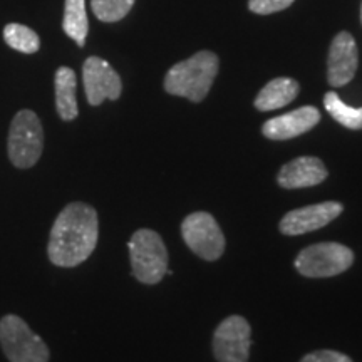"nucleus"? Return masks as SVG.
Masks as SVG:
<instances>
[{"mask_svg":"<svg viewBox=\"0 0 362 362\" xmlns=\"http://www.w3.org/2000/svg\"><path fill=\"white\" fill-rule=\"evenodd\" d=\"M99 237L98 214L86 203H69L57 215L51 230L47 253L57 267H76L89 259Z\"/></svg>","mask_w":362,"mask_h":362,"instance_id":"nucleus-1","label":"nucleus"},{"mask_svg":"<svg viewBox=\"0 0 362 362\" xmlns=\"http://www.w3.org/2000/svg\"><path fill=\"white\" fill-rule=\"evenodd\" d=\"M218 56L211 51H200L187 61H181L168 71L165 89L170 94L200 103L210 93L218 74Z\"/></svg>","mask_w":362,"mask_h":362,"instance_id":"nucleus-2","label":"nucleus"},{"mask_svg":"<svg viewBox=\"0 0 362 362\" xmlns=\"http://www.w3.org/2000/svg\"><path fill=\"white\" fill-rule=\"evenodd\" d=\"M129 257L133 275L141 284L155 285L168 270V252L156 232L141 228L129 240Z\"/></svg>","mask_w":362,"mask_h":362,"instance_id":"nucleus-3","label":"nucleus"},{"mask_svg":"<svg viewBox=\"0 0 362 362\" xmlns=\"http://www.w3.org/2000/svg\"><path fill=\"white\" fill-rule=\"evenodd\" d=\"M8 158L16 168H33L44 149V131L39 116L30 110H22L13 116L7 139Z\"/></svg>","mask_w":362,"mask_h":362,"instance_id":"nucleus-4","label":"nucleus"},{"mask_svg":"<svg viewBox=\"0 0 362 362\" xmlns=\"http://www.w3.org/2000/svg\"><path fill=\"white\" fill-rule=\"evenodd\" d=\"M0 346L11 362H47L45 342L19 315L8 314L0 320Z\"/></svg>","mask_w":362,"mask_h":362,"instance_id":"nucleus-5","label":"nucleus"},{"mask_svg":"<svg viewBox=\"0 0 362 362\" xmlns=\"http://www.w3.org/2000/svg\"><path fill=\"white\" fill-rule=\"evenodd\" d=\"M354 262L351 248L341 243H315L302 250L296 259L298 274L310 279L334 277L346 272Z\"/></svg>","mask_w":362,"mask_h":362,"instance_id":"nucleus-6","label":"nucleus"},{"mask_svg":"<svg viewBox=\"0 0 362 362\" xmlns=\"http://www.w3.org/2000/svg\"><path fill=\"white\" fill-rule=\"evenodd\" d=\"M185 243L200 259L216 260L225 252V237L216 220L206 211L188 215L181 223Z\"/></svg>","mask_w":362,"mask_h":362,"instance_id":"nucleus-7","label":"nucleus"},{"mask_svg":"<svg viewBox=\"0 0 362 362\" xmlns=\"http://www.w3.org/2000/svg\"><path fill=\"white\" fill-rule=\"evenodd\" d=\"M252 329L242 315H230L214 334V354L218 362H247L250 356Z\"/></svg>","mask_w":362,"mask_h":362,"instance_id":"nucleus-8","label":"nucleus"},{"mask_svg":"<svg viewBox=\"0 0 362 362\" xmlns=\"http://www.w3.org/2000/svg\"><path fill=\"white\" fill-rule=\"evenodd\" d=\"M83 81L86 98L90 106H99L104 99L116 101L123 90L119 74L112 69L110 62L96 56L86 59L83 66Z\"/></svg>","mask_w":362,"mask_h":362,"instance_id":"nucleus-9","label":"nucleus"},{"mask_svg":"<svg viewBox=\"0 0 362 362\" xmlns=\"http://www.w3.org/2000/svg\"><path fill=\"white\" fill-rule=\"evenodd\" d=\"M342 214V205L337 202H324L317 205L297 208L288 211L280 221L284 235H304L322 228Z\"/></svg>","mask_w":362,"mask_h":362,"instance_id":"nucleus-10","label":"nucleus"},{"mask_svg":"<svg viewBox=\"0 0 362 362\" xmlns=\"http://www.w3.org/2000/svg\"><path fill=\"white\" fill-rule=\"evenodd\" d=\"M359 66V52L349 33H339L329 49L327 79L334 88H342L354 79Z\"/></svg>","mask_w":362,"mask_h":362,"instance_id":"nucleus-11","label":"nucleus"},{"mask_svg":"<svg viewBox=\"0 0 362 362\" xmlns=\"http://www.w3.org/2000/svg\"><path fill=\"white\" fill-rule=\"evenodd\" d=\"M320 121V112L314 106L298 107L287 115L272 117L262 128L265 138L275 139V141H285V139L297 138V136L307 133Z\"/></svg>","mask_w":362,"mask_h":362,"instance_id":"nucleus-12","label":"nucleus"},{"mask_svg":"<svg viewBox=\"0 0 362 362\" xmlns=\"http://www.w3.org/2000/svg\"><path fill=\"white\" fill-rule=\"evenodd\" d=\"M327 178L325 165L315 156H300L282 166L277 176L279 185L285 189L309 188Z\"/></svg>","mask_w":362,"mask_h":362,"instance_id":"nucleus-13","label":"nucleus"},{"mask_svg":"<svg viewBox=\"0 0 362 362\" xmlns=\"http://www.w3.org/2000/svg\"><path fill=\"white\" fill-rule=\"evenodd\" d=\"M298 90H300V86L291 78L272 79L255 98V107L259 111L280 110L297 98Z\"/></svg>","mask_w":362,"mask_h":362,"instance_id":"nucleus-14","label":"nucleus"},{"mask_svg":"<svg viewBox=\"0 0 362 362\" xmlns=\"http://www.w3.org/2000/svg\"><path fill=\"white\" fill-rule=\"evenodd\" d=\"M56 107L62 121H72L78 117L79 107L76 99V72L71 67H59L56 72Z\"/></svg>","mask_w":362,"mask_h":362,"instance_id":"nucleus-15","label":"nucleus"},{"mask_svg":"<svg viewBox=\"0 0 362 362\" xmlns=\"http://www.w3.org/2000/svg\"><path fill=\"white\" fill-rule=\"evenodd\" d=\"M62 29H64V33L72 40H76V44L79 47H84L89 30L88 13H86V0H66Z\"/></svg>","mask_w":362,"mask_h":362,"instance_id":"nucleus-16","label":"nucleus"},{"mask_svg":"<svg viewBox=\"0 0 362 362\" xmlns=\"http://www.w3.org/2000/svg\"><path fill=\"white\" fill-rule=\"evenodd\" d=\"M325 111L329 112L339 124L349 129H362V107H351L339 98L336 93H327L324 96Z\"/></svg>","mask_w":362,"mask_h":362,"instance_id":"nucleus-17","label":"nucleus"},{"mask_svg":"<svg viewBox=\"0 0 362 362\" xmlns=\"http://www.w3.org/2000/svg\"><path fill=\"white\" fill-rule=\"evenodd\" d=\"M4 39L8 47L22 54H35L40 49V39L30 27L22 24H7Z\"/></svg>","mask_w":362,"mask_h":362,"instance_id":"nucleus-18","label":"nucleus"},{"mask_svg":"<svg viewBox=\"0 0 362 362\" xmlns=\"http://www.w3.org/2000/svg\"><path fill=\"white\" fill-rule=\"evenodd\" d=\"M136 0H90L94 16L103 22H117L128 16Z\"/></svg>","mask_w":362,"mask_h":362,"instance_id":"nucleus-19","label":"nucleus"},{"mask_svg":"<svg viewBox=\"0 0 362 362\" xmlns=\"http://www.w3.org/2000/svg\"><path fill=\"white\" fill-rule=\"evenodd\" d=\"M296 0H248V8L259 16H269L291 7Z\"/></svg>","mask_w":362,"mask_h":362,"instance_id":"nucleus-20","label":"nucleus"},{"mask_svg":"<svg viewBox=\"0 0 362 362\" xmlns=\"http://www.w3.org/2000/svg\"><path fill=\"white\" fill-rule=\"evenodd\" d=\"M300 362H352L351 357H347L342 352L336 351H315L307 354Z\"/></svg>","mask_w":362,"mask_h":362,"instance_id":"nucleus-21","label":"nucleus"},{"mask_svg":"<svg viewBox=\"0 0 362 362\" xmlns=\"http://www.w3.org/2000/svg\"><path fill=\"white\" fill-rule=\"evenodd\" d=\"M361 19H362V11H361Z\"/></svg>","mask_w":362,"mask_h":362,"instance_id":"nucleus-22","label":"nucleus"}]
</instances>
